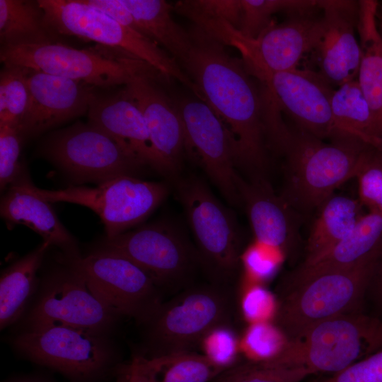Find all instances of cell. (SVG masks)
<instances>
[{
  "label": "cell",
  "instance_id": "obj_20",
  "mask_svg": "<svg viewBox=\"0 0 382 382\" xmlns=\"http://www.w3.org/2000/svg\"><path fill=\"white\" fill-rule=\"evenodd\" d=\"M324 29L315 49L318 75L338 87L357 79L360 46L357 38L359 1L320 0Z\"/></svg>",
  "mask_w": 382,
  "mask_h": 382
},
{
  "label": "cell",
  "instance_id": "obj_40",
  "mask_svg": "<svg viewBox=\"0 0 382 382\" xmlns=\"http://www.w3.org/2000/svg\"><path fill=\"white\" fill-rule=\"evenodd\" d=\"M317 382H382V349Z\"/></svg>",
  "mask_w": 382,
  "mask_h": 382
},
{
  "label": "cell",
  "instance_id": "obj_27",
  "mask_svg": "<svg viewBox=\"0 0 382 382\" xmlns=\"http://www.w3.org/2000/svg\"><path fill=\"white\" fill-rule=\"evenodd\" d=\"M135 18L141 34L168 52L180 65L192 46L190 33L172 18L174 7L163 0H122Z\"/></svg>",
  "mask_w": 382,
  "mask_h": 382
},
{
  "label": "cell",
  "instance_id": "obj_43",
  "mask_svg": "<svg viewBox=\"0 0 382 382\" xmlns=\"http://www.w3.org/2000/svg\"><path fill=\"white\" fill-rule=\"evenodd\" d=\"M82 1L105 13L122 25L141 34L135 18L122 0H82Z\"/></svg>",
  "mask_w": 382,
  "mask_h": 382
},
{
  "label": "cell",
  "instance_id": "obj_36",
  "mask_svg": "<svg viewBox=\"0 0 382 382\" xmlns=\"http://www.w3.org/2000/svg\"><path fill=\"white\" fill-rule=\"evenodd\" d=\"M173 7L190 21L199 18L221 20L236 29L238 28L242 16L241 0L180 1Z\"/></svg>",
  "mask_w": 382,
  "mask_h": 382
},
{
  "label": "cell",
  "instance_id": "obj_10",
  "mask_svg": "<svg viewBox=\"0 0 382 382\" xmlns=\"http://www.w3.org/2000/svg\"><path fill=\"white\" fill-rule=\"evenodd\" d=\"M14 345L29 359L52 368L72 382H96L112 369V349L105 335L62 323L28 326Z\"/></svg>",
  "mask_w": 382,
  "mask_h": 382
},
{
  "label": "cell",
  "instance_id": "obj_41",
  "mask_svg": "<svg viewBox=\"0 0 382 382\" xmlns=\"http://www.w3.org/2000/svg\"><path fill=\"white\" fill-rule=\"evenodd\" d=\"M272 304V296L267 290L259 286H253L246 291L242 299V313L253 323L260 322L270 313Z\"/></svg>",
  "mask_w": 382,
  "mask_h": 382
},
{
  "label": "cell",
  "instance_id": "obj_5",
  "mask_svg": "<svg viewBox=\"0 0 382 382\" xmlns=\"http://www.w3.org/2000/svg\"><path fill=\"white\" fill-rule=\"evenodd\" d=\"M5 66H21L96 88L128 84L139 75H160L146 62L125 52L99 45L78 49L54 40L1 47Z\"/></svg>",
  "mask_w": 382,
  "mask_h": 382
},
{
  "label": "cell",
  "instance_id": "obj_42",
  "mask_svg": "<svg viewBox=\"0 0 382 382\" xmlns=\"http://www.w3.org/2000/svg\"><path fill=\"white\" fill-rule=\"evenodd\" d=\"M261 247L255 243L242 253L241 258L246 272L257 279L269 277L276 268L275 260L269 257Z\"/></svg>",
  "mask_w": 382,
  "mask_h": 382
},
{
  "label": "cell",
  "instance_id": "obj_30",
  "mask_svg": "<svg viewBox=\"0 0 382 382\" xmlns=\"http://www.w3.org/2000/svg\"><path fill=\"white\" fill-rule=\"evenodd\" d=\"M361 204L341 195H332L318 207L306 243V257L312 259L327 251L342 240L355 226Z\"/></svg>",
  "mask_w": 382,
  "mask_h": 382
},
{
  "label": "cell",
  "instance_id": "obj_25",
  "mask_svg": "<svg viewBox=\"0 0 382 382\" xmlns=\"http://www.w3.org/2000/svg\"><path fill=\"white\" fill-rule=\"evenodd\" d=\"M382 243V212L363 214L352 229L322 254L305 260L295 275L298 280L330 270L353 266Z\"/></svg>",
  "mask_w": 382,
  "mask_h": 382
},
{
  "label": "cell",
  "instance_id": "obj_23",
  "mask_svg": "<svg viewBox=\"0 0 382 382\" xmlns=\"http://www.w3.org/2000/svg\"><path fill=\"white\" fill-rule=\"evenodd\" d=\"M0 214L8 222L26 226L50 245L61 248L66 259L79 257L76 242L60 222L50 202L16 183L1 199Z\"/></svg>",
  "mask_w": 382,
  "mask_h": 382
},
{
  "label": "cell",
  "instance_id": "obj_13",
  "mask_svg": "<svg viewBox=\"0 0 382 382\" xmlns=\"http://www.w3.org/2000/svg\"><path fill=\"white\" fill-rule=\"evenodd\" d=\"M91 290L120 316L144 324L163 302L162 290L136 263L101 248L85 257L66 260Z\"/></svg>",
  "mask_w": 382,
  "mask_h": 382
},
{
  "label": "cell",
  "instance_id": "obj_29",
  "mask_svg": "<svg viewBox=\"0 0 382 382\" xmlns=\"http://www.w3.org/2000/svg\"><path fill=\"white\" fill-rule=\"evenodd\" d=\"M50 245L43 242L4 270L0 278L1 330L24 313L36 284L37 272Z\"/></svg>",
  "mask_w": 382,
  "mask_h": 382
},
{
  "label": "cell",
  "instance_id": "obj_2",
  "mask_svg": "<svg viewBox=\"0 0 382 382\" xmlns=\"http://www.w3.org/2000/svg\"><path fill=\"white\" fill-rule=\"evenodd\" d=\"M368 145L352 136L326 141L282 117L268 141L269 151L284 160L280 197L292 210L318 209L335 189L355 178Z\"/></svg>",
  "mask_w": 382,
  "mask_h": 382
},
{
  "label": "cell",
  "instance_id": "obj_17",
  "mask_svg": "<svg viewBox=\"0 0 382 382\" xmlns=\"http://www.w3.org/2000/svg\"><path fill=\"white\" fill-rule=\"evenodd\" d=\"M294 124L323 140L345 135L335 128L330 107L335 90L317 72L298 68L267 72L256 78Z\"/></svg>",
  "mask_w": 382,
  "mask_h": 382
},
{
  "label": "cell",
  "instance_id": "obj_18",
  "mask_svg": "<svg viewBox=\"0 0 382 382\" xmlns=\"http://www.w3.org/2000/svg\"><path fill=\"white\" fill-rule=\"evenodd\" d=\"M159 77L139 75L124 87L144 115L159 173L175 180L185 151V132L176 103L156 83Z\"/></svg>",
  "mask_w": 382,
  "mask_h": 382
},
{
  "label": "cell",
  "instance_id": "obj_38",
  "mask_svg": "<svg viewBox=\"0 0 382 382\" xmlns=\"http://www.w3.org/2000/svg\"><path fill=\"white\" fill-rule=\"evenodd\" d=\"M202 354L219 367L226 370L237 363L241 345L231 325H222L210 331L202 340Z\"/></svg>",
  "mask_w": 382,
  "mask_h": 382
},
{
  "label": "cell",
  "instance_id": "obj_45",
  "mask_svg": "<svg viewBox=\"0 0 382 382\" xmlns=\"http://www.w3.org/2000/svg\"><path fill=\"white\" fill-rule=\"evenodd\" d=\"M117 382H129V375L126 370L124 369L123 366L120 367L117 371Z\"/></svg>",
  "mask_w": 382,
  "mask_h": 382
},
{
  "label": "cell",
  "instance_id": "obj_35",
  "mask_svg": "<svg viewBox=\"0 0 382 382\" xmlns=\"http://www.w3.org/2000/svg\"><path fill=\"white\" fill-rule=\"evenodd\" d=\"M355 178L359 201L369 212H382V149L367 146L360 157Z\"/></svg>",
  "mask_w": 382,
  "mask_h": 382
},
{
  "label": "cell",
  "instance_id": "obj_16",
  "mask_svg": "<svg viewBox=\"0 0 382 382\" xmlns=\"http://www.w3.org/2000/svg\"><path fill=\"white\" fill-rule=\"evenodd\" d=\"M175 103L184 125L185 151L196 159L230 204L240 205L239 173L224 124L199 98H183Z\"/></svg>",
  "mask_w": 382,
  "mask_h": 382
},
{
  "label": "cell",
  "instance_id": "obj_22",
  "mask_svg": "<svg viewBox=\"0 0 382 382\" xmlns=\"http://www.w3.org/2000/svg\"><path fill=\"white\" fill-rule=\"evenodd\" d=\"M236 183L255 242L274 250H289L298 231L292 209L274 194L268 180L246 181L238 174Z\"/></svg>",
  "mask_w": 382,
  "mask_h": 382
},
{
  "label": "cell",
  "instance_id": "obj_8",
  "mask_svg": "<svg viewBox=\"0 0 382 382\" xmlns=\"http://www.w3.org/2000/svg\"><path fill=\"white\" fill-rule=\"evenodd\" d=\"M175 188L195 238L201 269L211 282L231 285L243 253L234 215L197 177L177 178Z\"/></svg>",
  "mask_w": 382,
  "mask_h": 382
},
{
  "label": "cell",
  "instance_id": "obj_31",
  "mask_svg": "<svg viewBox=\"0 0 382 382\" xmlns=\"http://www.w3.org/2000/svg\"><path fill=\"white\" fill-rule=\"evenodd\" d=\"M54 40L37 1L0 0L1 47Z\"/></svg>",
  "mask_w": 382,
  "mask_h": 382
},
{
  "label": "cell",
  "instance_id": "obj_32",
  "mask_svg": "<svg viewBox=\"0 0 382 382\" xmlns=\"http://www.w3.org/2000/svg\"><path fill=\"white\" fill-rule=\"evenodd\" d=\"M316 0H241L242 16L238 31L254 39L273 23L274 14L282 12L288 17L320 11Z\"/></svg>",
  "mask_w": 382,
  "mask_h": 382
},
{
  "label": "cell",
  "instance_id": "obj_44",
  "mask_svg": "<svg viewBox=\"0 0 382 382\" xmlns=\"http://www.w3.org/2000/svg\"><path fill=\"white\" fill-rule=\"evenodd\" d=\"M371 283L374 284L376 301L382 307V253L380 255Z\"/></svg>",
  "mask_w": 382,
  "mask_h": 382
},
{
  "label": "cell",
  "instance_id": "obj_47",
  "mask_svg": "<svg viewBox=\"0 0 382 382\" xmlns=\"http://www.w3.org/2000/svg\"><path fill=\"white\" fill-rule=\"evenodd\" d=\"M381 30H382V26H381Z\"/></svg>",
  "mask_w": 382,
  "mask_h": 382
},
{
  "label": "cell",
  "instance_id": "obj_7",
  "mask_svg": "<svg viewBox=\"0 0 382 382\" xmlns=\"http://www.w3.org/2000/svg\"><path fill=\"white\" fill-rule=\"evenodd\" d=\"M50 34L86 39L100 46L118 50L140 59L163 77L173 78L190 89L199 91L178 62L150 39L122 25L82 0H37Z\"/></svg>",
  "mask_w": 382,
  "mask_h": 382
},
{
  "label": "cell",
  "instance_id": "obj_15",
  "mask_svg": "<svg viewBox=\"0 0 382 382\" xmlns=\"http://www.w3.org/2000/svg\"><path fill=\"white\" fill-rule=\"evenodd\" d=\"M50 276L27 317L28 326L62 323L107 335L120 316L89 288L71 265Z\"/></svg>",
  "mask_w": 382,
  "mask_h": 382
},
{
  "label": "cell",
  "instance_id": "obj_12",
  "mask_svg": "<svg viewBox=\"0 0 382 382\" xmlns=\"http://www.w3.org/2000/svg\"><path fill=\"white\" fill-rule=\"evenodd\" d=\"M104 249L129 259L163 290L191 285L201 265L195 245L173 225L158 221L106 239Z\"/></svg>",
  "mask_w": 382,
  "mask_h": 382
},
{
  "label": "cell",
  "instance_id": "obj_34",
  "mask_svg": "<svg viewBox=\"0 0 382 382\" xmlns=\"http://www.w3.org/2000/svg\"><path fill=\"white\" fill-rule=\"evenodd\" d=\"M313 374L303 367L271 366L260 361L237 363L212 382H301Z\"/></svg>",
  "mask_w": 382,
  "mask_h": 382
},
{
  "label": "cell",
  "instance_id": "obj_21",
  "mask_svg": "<svg viewBox=\"0 0 382 382\" xmlns=\"http://www.w3.org/2000/svg\"><path fill=\"white\" fill-rule=\"evenodd\" d=\"M88 122L99 128L143 166L159 173L144 115L124 88L115 93H97L88 110Z\"/></svg>",
  "mask_w": 382,
  "mask_h": 382
},
{
  "label": "cell",
  "instance_id": "obj_9",
  "mask_svg": "<svg viewBox=\"0 0 382 382\" xmlns=\"http://www.w3.org/2000/svg\"><path fill=\"white\" fill-rule=\"evenodd\" d=\"M18 183L48 202H68L91 209L100 218L108 240L143 222L168 193L165 183L143 180L133 175L118 176L95 187L73 186L45 190L25 180Z\"/></svg>",
  "mask_w": 382,
  "mask_h": 382
},
{
  "label": "cell",
  "instance_id": "obj_37",
  "mask_svg": "<svg viewBox=\"0 0 382 382\" xmlns=\"http://www.w3.org/2000/svg\"><path fill=\"white\" fill-rule=\"evenodd\" d=\"M277 326L265 321L253 323L247 329L242 340L245 352L252 361H264L274 357L286 342Z\"/></svg>",
  "mask_w": 382,
  "mask_h": 382
},
{
  "label": "cell",
  "instance_id": "obj_3",
  "mask_svg": "<svg viewBox=\"0 0 382 382\" xmlns=\"http://www.w3.org/2000/svg\"><path fill=\"white\" fill-rule=\"evenodd\" d=\"M235 300L231 285H191L163 301L146 326L148 358L192 352L214 328L231 325Z\"/></svg>",
  "mask_w": 382,
  "mask_h": 382
},
{
  "label": "cell",
  "instance_id": "obj_19",
  "mask_svg": "<svg viewBox=\"0 0 382 382\" xmlns=\"http://www.w3.org/2000/svg\"><path fill=\"white\" fill-rule=\"evenodd\" d=\"M27 82L29 101L18 127L24 138L88 112L97 94L96 87L86 83L29 69Z\"/></svg>",
  "mask_w": 382,
  "mask_h": 382
},
{
  "label": "cell",
  "instance_id": "obj_28",
  "mask_svg": "<svg viewBox=\"0 0 382 382\" xmlns=\"http://www.w3.org/2000/svg\"><path fill=\"white\" fill-rule=\"evenodd\" d=\"M330 107L335 128L340 134L354 137L382 149V133L357 79L335 88Z\"/></svg>",
  "mask_w": 382,
  "mask_h": 382
},
{
  "label": "cell",
  "instance_id": "obj_1",
  "mask_svg": "<svg viewBox=\"0 0 382 382\" xmlns=\"http://www.w3.org/2000/svg\"><path fill=\"white\" fill-rule=\"evenodd\" d=\"M190 34L192 46L180 66L224 124L236 169L246 173L250 180H268L267 88L222 43L196 26Z\"/></svg>",
  "mask_w": 382,
  "mask_h": 382
},
{
  "label": "cell",
  "instance_id": "obj_24",
  "mask_svg": "<svg viewBox=\"0 0 382 382\" xmlns=\"http://www.w3.org/2000/svg\"><path fill=\"white\" fill-rule=\"evenodd\" d=\"M357 25L360 64L357 80L382 133V30L378 23V4L360 0Z\"/></svg>",
  "mask_w": 382,
  "mask_h": 382
},
{
  "label": "cell",
  "instance_id": "obj_11",
  "mask_svg": "<svg viewBox=\"0 0 382 382\" xmlns=\"http://www.w3.org/2000/svg\"><path fill=\"white\" fill-rule=\"evenodd\" d=\"M320 11L288 17L272 23L258 37L249 39L221 20H209L204 31L222 43L236 48L250 74L255 79L262 74L291 70L305 54L314 51L323 33Z\"/></svg>",
  "mask_w": 382,
  "mask_h": 382
},
{
  "label": "cell",
  "instance_id": "obj_4",
  "mask_svg": "<svg viewBox=\"0 0 382 382\" xmlns=\"http://www.w3.org/2000/svg\"><path fill=\"white\" fill-rule=\"evenodd\" d=\"M382 253V243L357 264L295 280L294 288L275 313L276 326L295 338L311 327L352 313L371 284Z\"/></svg>",
  "mask_w": 382,
  "mask_h": 382
},
{
  "label": "cell",
  "instance_id": "obj_39",
  "mask_svg": "<svg viewBox=\"0 0 382 382\" xmlns=\"http://www.w3.org/2000/svg\"><path fill=\"white\" fill-rule=\"evenodd\" d=\"M23 136L17 127L0 126V186L9 188L18 181L20 153Z\"/></svg>",
  "mask_w": 382,
  "mask_h": 382
},
{
  "label": "cell",
  "instance_id": "obj_46",
  "mask_svg": "<svg viewBox=\"0 0 382 382\" xmlns=\"http://www.w3.org/2000/svg\"><path fill=\"white\" fill-rule=\"evenodd\" d=\"M13 382H40V381H31V380H21V381H16Z\"/></svg>",
  "mask_w": 382,
  "mask_h": 382
},
{
  "label": "cell",
  "instance_id": "obj_26",
  "mask_svg": "<svg viewBox=\"0 0 382 382\" xmlns=\"http://www.w3.org/2000/svg\"><path fill=\"white\" fill-rule=\"evenodd\" d=\"M123 367L129 382H212L225 371L195 352L151 358L137 355Z\"/></svg>",
  "mask_w": 382,
  "mask_h": 382
},
{
  "label": "cell",
  "instance_id": "obj_14",
  "mask_svg": "<svg viewBox=\"0 0 382 382\" xmlns=\"http://www.w3.org/2000/svg\"><path fill=\"white\" fill-rule=\"evenodd\" d=\"M48 158L76 180L98 184L144 168L112 138L91 123L77 122L51 134Z\"/></svg>",
  "mask_w": 382,
  "mask_h": 382
},
{
  "label": "cell",
  "instance_id": "obj_6",
  "mask_svg": "<svg viewBox=\"0 0 382 382\" xmlns=\"http://www.w3.org/2000/svg\"><path fill=\"white\" fill-rule=\"evenodd\" d=\"M382 348V320L349 313L320 322L286 340L271 366L303 367L334 374Z\"/></svg>",
  "mask_w": 382,
  "mask_h": 382
},
{
  "label": "cell",
  "instance_id": "obj_33",
  "mask_svg": "<svg viewBox=\"0 0 382 382\" xmlns=\"http://www.w3.org/2000/svg\"><path fill=\"white\" fill-rule=\"evenodd\" d=\"M28 101L27 69L4 66L0 74V126L19 127Z\"/></svg>",
  "mask_w": 382,
  "mask_h": 382
}]
</instances>
